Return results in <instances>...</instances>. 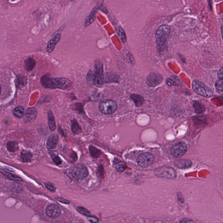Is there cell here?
<instances>
[{
    "mask_svg": "<svg viewBox=\"0 0 223 223\" xmlns=\"http://www.w3.org/2000/svg\"><path fill=\"white\" fill-rule=\"evenodd\" d=\"M187 145L184 142H179L174 145L171 149V154L176 158L183 156L187 152Z\"/></svg>",
    "mask_w": 223,
    "mask_h": 223,
    "instance_id": "obj_9",
    "label": "cell"
},
{
    "mask_svg": "<svg viewBox=\"0 0 223 223\" xmlns=\"http://www.w3.org/2000/svg\"><path fill=\"white\" fill-rule=\"evenodd\" d=\"M0 171L4 176H6V177L12 180L16 181H22L23 180L22 179L20 178V177L11 174V173H8V172L5 171L4 170H1Z\"/></svg>",
    "mask_w": 223,
    "mask_h": 223,
    "instance_id": "obj_25",
    "label": "cell"
},
{
    "mask_svg": "<svg viewBox=\"0 0 223 223\" xmlns=\"http://www.w3.org/2000/svg\"><path fill=\"white\" fill-rule=\"evenodd\" d=\"M41 84L44 88L51 89H66L71 87V82L65 78H52L48 73L43 75L40 80Z\"/></svg>",
    "mask_w": 223,
    "mask_h": 223,
    "instance_id": "obj_1",
    "label": "cell"
},
{
    "mask_svg": "<svg viewBox=\"0 0 223 223\" xmlns=\"http://www.w3.org/2000/svg\"><path fill=\"white\" fill-rule=\"evenodd\" d=\"M45 184L46 188H47V189H48V190H49L50 191H52V192H54V191H56V188H55L54 185L51 184V183H46Z\"/></svg>",
    "mask_w": 223,
    "mask_h": 223,
    "instance_id": "obj_33",
    "label": "cell"
},
{
    "mask_svg": "<svg viewBox=\"0 0 223 223\" xmlns=\"http://www.w3.org/2000/svg\"><path fill=\"white\" fill-rule=\"evenodd\" d=\"M87 218L91 223H99V221H98V219L95 217V216H89Z\"/></svg>",
    "mask_w": 223,
    "mask_h": 223,
    "instance_id": "obj_35",
    "label": "cell"
},
{
    "mask_svg": "<svg viewBox=\"0 0 223 223\" xmlns=\"http://www.w3.org/2000/svg\"><path fill=\"white\" fill-rule=\"evenodd\" d=\"M90 151L92 156L93 158H98L100 156L101 152L100 150L96 147L91 146L89 148Z\"/></svg>",
    "mask_w": 223,
    "mask_h": 223,
    "instance_id": "obj_30",
    "label": "cell"
},
{
    "mask_svg": "<svg viewBox=\"0 0 223 223\" xmlns=\"http://www.w3.org/2000/svg\"><path fill=\"white\" fill-rule=\"evenodd\" d=\"M154 174L158 177L166 179H174L176 176V171L173 168L170 167H163L157 169L155 170Z\"/></svg>",
    "mask_w": 223,
    "mask_h": 223,
    "instance_id": "obj_6",
    "label": "cell"
},
{
    "mask_svg": "<svg viewBox=\"0 0 223 223\" xmlns=\"http://www.w3.org/2000/svg\"><path fill=\"white\" fill-rule=\"evenodd\" d=\"M52 160L56 165H60V164L61 163V160L60 158L58 156L54 157L53 158Z\"/></svg>",
    "mask_w": 223,
    "mask_h": 223,
    "instance_id": "obj_36",
    "label": "cell"
},
{
    "mask_svg": "<svg viewBox=\"0 0 223 223\" xmlns=\"http://www.w3.org/2000/svg\"><path fill=\"white\" fill-rule=\"evenodd\" d=\"M56 200L59 201L61 203H65V204H69V203H69V201H67V200L62 198H59V197H58V198H56Z\"/></svg>",
    "mask_w": 223,
    "mask_h": 223,
    "instance_id": "obj_37",
    "label": "cell"
},
{
    "mask_svg": "<svg viewBox=\"0 0 223 223\" xmlns=\"http://www.w3.org/2000/svg\"><path fill=\"white\" fill-rule=\"evenodd\" d=\"M93 83L97 87H101L103 85V66L102 63L98 61H96L95 62Z\"/></svg>",
    "mask_w": 223,
    "mask_h": 223,
    "instance_id": "obj_5",
    "label": "cell"
},
{
    "mask_svg": "<svg viewBox=\"0 0 223 223\" xmlns=\"http://www.w3.org/2000/svg\"><path fill=\"white\" fill-rule=\"evenodd\" d=\"M45 213L49 217L56 218L60 216L61 210L58 206L56 204H52L48 206L46 208Z\"/></svg>",
    "mask_w": 223,
    "mask_h": 223,
    "instance_id": "obj_11",
    "label": "cell"
},
{
    "mask_svg": "<svg viewBox=\"0 0 223 223\" xmlns=\"http://www.w3.org/2000/svg\"><path fill=\"white\" fill-rule=\"evenodd\" d=\"M215 89L219 93H223V80H218L216 81L215 84Z\"/></svg>",
    "mask_w": 223,
    "mask_h": 223,
    "instance_id": "obj_29",
    "label": "cell"
},
{
    "mask_svg": "<svg viewBox=\"0 0 223 223\" xmlns=\"http://www.w3.org/2000/svg\"><path fill=\"white\" fill-rule=\"evenodd\" d=\"M48 125L49 129L51 131H54L56 129V126L55 117L51 111H49L48 113Z\"/></svg>",
    "mask_w": 223,
    "mask_h": 223,
    "instance_id": "obj_18",
    "label": "cell"
},
{
    "mask_svg": "<svg viewBox=\"0 0 223 223\" xmlns=\"http://www.w3.org/2000/svg\"><path fill=\"white\" fill-rule=\"evenodd\" d=\"M163 80L161 75L151 72L147 76L146 83L150 87H155L161 84Z\"/></svg>",
    "mask_w": 223,
    "mask_h": 223,
    "instance_id": "obj_10",
    "label": "cell"
},
{
    "mask_svg": "<svg viewBox=\"0 0 223 223\" xmlns=\"http://www.w3.org/2000/svg\"><path fill=\"white\" fill-rule=\"evenodd\" d=\"M99 7L98 6H95L93 8L92 11L90 13L89 15L87 16L85 18V22H84V27H88L90 25L93 23L96 19V16L98 12Z\"/></svg>",
    "mask_w": 223,
    "mask_h": 223,
    "instance_id": "obj_14",
    "label": "cell"
},
{
    "mask_svg": "<svg viewBox=\"0 0 223 223\" xmlns=\"http://www.w3.org/2000/svg\"><path fill=\"white\" fill-rule=\"evenodd\" d=\"M126 168V165H125V164H121L117 166L116 169L118 171L122 172L125 171Z\"/></svg>",
    "mask_w": 223,
    "mask_h": 223,
    "instance_id": "obj_34",
    "label": "cell"
},
{
    "mask_svg": "<svg viewBox=\"0 0 223 223\" xmlns=\"http://www.w3.org/2000/svg\"><path fill=\"white\" fill-rule=\"evenodd\" d=\"M217 76L219 80H223V68L222 67H221L219 70L218 73H217Z\"/></svg>",
    "mask_w": 223,
    "mask_h": 223,
    "instance_id": "obj_39",
    "label": "cell"
},
{
    "mask_svg": "<svg viewBox=\"0 0 223 223\" xmlns=\"http://www.w3.org/2000/svg\"><path fill=\"white\" fill-rule=\"evenodd\" d=\"M71 130L74 134H79L82 133V128L80 126L77 121L75 120H74L71 121Z\"/></svg>",
    "mask_w": 223,
    "mask_h": 223,
    "instance_id": "obj_23",
    "label": "cell"
},
{
    "mask_svg": "<svg viewBox=\"0 0 223 223\" xmlns=\"http://www.w3.org/2000/svg\"><path fill=\"white\" fill-rule=\"evenodd\" d=\"M174 164L175 166L178 168L184 169L190 167L192 165V163L190 160L181 159L176 160L174 161Z\"/></svg>",
    "mask_w": 223,
    "mask_h": 223,
    "instance_id": "obj_16",
    "label": "cell"
},
{
    "mask_svg": "<svg viewBox=\"0 0 223 223\" xmlns=\"http://www.w3.org/2000/svg\"><path fill=\"white\" fill-rule=\"evenodd\" d=\"M78 211H79L81 214H84L85 215H88L90 214V212L86 209L83 207H79L77 208Z\"/></svg>",
    "mask_w": 223,
    "mask_h": 223,
    "instance_id": "obj_32",
    "label": "cell"
},
{
    "mask_svg": "<svg viewBox=\"0 0 223 223\" xmlns=\"http://www.w3.org/2000/svg\"><path fill=\"white\" fill-rule=\"evenodd\" d=\"M13 114L16 117L21 118L24 116V108L22 106L16 107L14 109Z\"/></svg>",
    "mask_w": 223,
    "mask_h": 223,
    "instance_id": "obj_24",
    "label": "cell"
},
{
    "mask_svg": "<svg viewBox=\"0 0 223 223\" xmlns=\"http://www.w3.org/2000/svg\"><path fill=\"white\" fill-rule=\"evenodd\" d=\"M117 106L116 102L111 100H105L100 103L99 108L102 113L104 114H110L116 111Z\"/></svg>",
    "mask_w": 223,
    "mask_h": 223,
    "instance_id": "obj_7",
    "label": "cell"
},
{
    "mask_svg": "<svg viewBox=\"0 0 223 223\" xmlns=\"http://www.w3.org/2000/svg\"><path fill=\"white\" fill-rule=\"evenodd\" d=\"M192 88L196 93L203 97L209 98L213 96V92L212 89L198 80L193 81Z\"/></svg>",
    "mask_w": 223,
    "mask_h": 223,
    "instance_id": "obj_3",
    "label": "cell"
},
{
    "mask_svg": "<svg viewBox=\"0 0 223 223\" xmlns=\"http://www.w3.org/2000/svg\"><path fill=\"white\" fill-rule=\"evenodd\" d=\"M67 175L70 178L80 179L86 177L88 171L86 167L83 165H77L73 169H69L66 171Z\"/></svg>",
    "mask_w": 223,
    "mask_h": 223,
    "instance_id": "obj_4",
    "label": "cell"
},
{
    "mask_svg": "<svg viewBox=\"0 0 223 223\" xmlns=\"http://www.w3.org/2000/svg\"><path fill=\"white\" fill-rule=\"evenodd\" d=\"M193 107L194 108L195 112L198 114H201L205 111V107L202 104L195 101L193 103Z\"/></svg>",
    "mask_w": 223,
    "mask_h": 223,
    "instance_id": "obj_21",
    "label": "cell"
},
{
    "mask_svg": "<svg viewBox=\"0 0 223 223\" xmlns=\"http://www.w3.org/2000/svg\"><path fill=\"white\" fill-rule=\"evenodd\" d=\"M7 149L10 152H16L19 149L18 143L16 141H9L7 143Z\"/></svg>",
    "mask_w": 223,
    "mask_h": 223,
    "instance_id": "obj_26",
    "label": "cell"
},
{
    "mask_svg": "<svg viewBox=\"0 0 223 223\" xmlns=\"http://www.w3.org/2000/svg\"><path fill=\"white\" fill-rule=\"evenodd\" d=\"M166 84L168 86H179L182 84L181 81L176 75L170 76L166 81Z\"/></svg>",
    "mask_w": 223,
    "mask_h": 223,
    "instance_id": "obj_17",
    "label": "cell"
},
{
    "mask_svg": "<svg viewBox=\"0 0 223 223\" xmlns=\"http://www.w3.org/2000/svg\"><path fill=\"white\" fill-rule=\"evenodd\" d=\"M61 37V34L60 33H58L48 42L46 48V52L48 53H50L53 51L56 45L60 41Z\"/></svg>",
    "mask_w": 223,
    "mask_h": 223,
    "instance_id": "obj_12",
    "label": "cell"
},
{
    "mask_svg": "<svg viewBox=\"0 0 223 223\" xmlns=\"http://www.w3.org/2000/svg\"><path fill=\"white\" fill-rule=\"evenodd\" d=\"M58 136L57 134H52L50 136L47 142V147L48 150L55 149L58 144Z\"/></svg>",
    "mask_w": 223,
    "mask_h": 223,
    "instance_id": "obj_15",
    "label": "cell"
},
{
    "mask_svg": "<svg viewBox=\"0 0 223 223\" xmlns=\"http://www.w3.org/2000/svg\"><path fill=\"white\" fill-rule=\"evenodd\" d=\"M32 156V154L31 152H28V151H24L21 153V159L25 162H28L30 161Z\"/></svg>",
    "mask_w": 223,
    "mask_h": 223,
    "instance_id": "obj_28",
    "label": "cell"
},
{
    "mask_svg": "<svg viewBox=\"0 0 223 223\" xmlns=\"http://www.w3.org/2000/svg\"><path fill=\"white\" fill-rule=\"evenodd\" d=\"M130 98L132 100L134 101L135 105L137 107H140L142 106L144 102L143 97L140 95H137V94H132L131 95Z\"/></svg>",
    "mask_w": 223,
    "mask_h": 223,
    "instance_id": "obj_20",
    "label": "cell"
},
{
    "mask_svg": "<svg viewBox=\"0 0 223 223\" xmlns=\"http://www.w3.org/2000/svg\"><path fill=\"white\" fill-rule=\"evenodd\" d=\"M118 34L121 42L123 43H125V42H126V34H125V31L121 26L119 27Z\"/></svg>",
    "mask_w": 223,
    "mask_h": 223,
    "instance_id": "obj_27",
    "label": "cell"
},
{
    "mask_svg": "<svg viewBox=\"0 0 223 223\" xmlns=\"http://www.w3.org/2000/svg\"><path fill=\"white\" fill-rule=\"evenodd\" d=\"M36 64L35 60L31 58H27L24 61V67L25 70L28 71H31L33 70L35 67Z\"/></svg>",
    "mask_w": 223,
    "mask_h": 223,
    "instance_id": "obj_19",
    "label": "cell"
},
{
    "mask_svg": "<svg viewBox=\"0 0 223 223\" xmlns=\"http://www.w3.org/2000/svg\"><path fill=\"white\" fill-rule=\"evenodd\" d=\"M180 223H194V222L192 220L185 218L182 219L180 221Z\"/></svg>",
    "mask_w": 223,
    "mask_h": 223,
    "instance_id": "obj_38",
    "label": "cell"
},
{
    "mask_svg": "<svg viewBox=\"0 0 223 223\" xmlns=\"http://www.w3.org/2000/svg\"><path fill=\"white\" fill-rule=\"evenodd\" d=\"M94 75L91 70H89L87 74L86 80L88 82H93Z\"/></svg>",
    "mask_w": 223,
    "mask_h": 223,
    "instance_id": "obj_31",
    "label": "cell"
},
{
    "mask_svg": "<svg viewBox=\"0 0 223 223\" xmlns=\"http://www.w3.org/2000/svg\"><path fill=\"white\" fill-rule=\"evenodd\" d=\"M1 85H0V94H1Z\"/></svg>",
    "mask_w": 223,
    "mask_h": 223,
    "instance_id": "obj_40",
    "label": "cell"
},
{
    "mask_svg": "<svg viewBox=\"0 0 223 223\" xmlns=\"http://www.w3.org/2000/svg\"><path fill=\"white\" fill-rule=\"evenodd\" d=\"M171 34V28L167 25H163L159 26L155 33V39L157 48L159 52L163 54L167 51V40Z\"/></svg>",
    "mask_w": 223,
    "mask_h": 223,
    "instance_id": "obj_2",
    "label": "cell"
},
{
    "mask_svg": "<svg viewBox=\"0 0 223 223\" xmlns=\"http://www.w3.org/2000/svg\"><path fill=\"white\" fill-rule=\"evenodd\" d=\"M37 114V109L34 107L29 108L25 112L24 121L26 123H30L34 121Z\"/></svg>",
    "mask_w": 223,
    "mask_h": 223,
    "instance_id": "obj_13",
    "label": "cell"
},
{
    "mask_svg": "<svg viewBox=\"0 0 223 223\" xmlns=\"http://www.w3.org/2000/svg\"><path fill=\"white\" fill-rule=\"evenodd\" d=\"M153 155L150 152H145L140 155L137 159L138 165L142 167L147 168L152 165L154 162Z\"/></svg>",
    "mask_w": 223,
    "mask_h": 223,
    "instance_id": "obj_8",
    "label": "cell"
},
{
    "mask_svg": "<svg viewBox=\"0 0 223 223\" xmlns=\"http://www.w3.org/2000/svg\"><path fill=\"white\" fill-rule=\"evenodd\" d=\"M122 57L123 60L125 61L126 62L131 63L133 64L134 63V59L131 54L128 51L125 50L122 52Z\"/></svg>",
    "mask_w": 223,
    "mask_h": 223,
    "instance_id": "obj_22",
    "label": "cell"
}]
</instances>
